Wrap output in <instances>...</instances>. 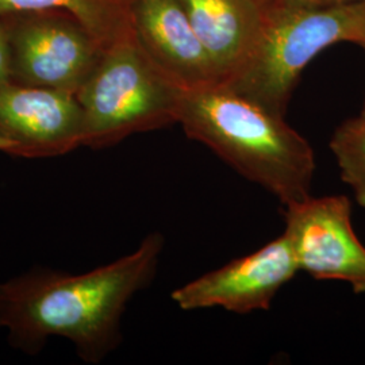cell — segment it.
I'll return each instance as SVG.
<instances>
[{
  "mask_svg": "<svg viewBox=\"0 0 365 365\" xmlns=\"http://www.w3.org/2000/svg\"><path fill=\"white\" fill-rule=\"evenodd\" d=\"M10 81L78 93L105 46L75 15L60 10L6 15Z\"/></svg>",
  "mask_w": 365,
  "mask_h": 365,
  "instance_id": "obj_5",
  "label": "cell"
},
{
  "mask_svg": "<svg viewBox=\"0 0 365 365\" xmlns=\"http://www.w3.org/2000/svg\"><path fill=\"white\" fill-rule=\"evenodd\" d=\"M0 134L19 148V157L63 156L84 140V118L72 92L24 86H0Z\"/></svg>",
  "mask_w": 365,
  "mask_h": 365,
  "instance_id": "obj_8",
  "label": "cell"
},
{
  "mask_svg": "<svg viewBox=\"0 0 365 365\" xmlns=\"http://www.w3.org/2000/svg\"><path fill=\"white\" fill-rule=\"evenodd\" d=\"M342 180L352 187L359 205L365 209V117L341 123L330 140Z\"/></svg>",
  "mask_w": 365,
  "mask_h": 365,
  "instance_id": "obj_12",
  "label": "cell"
},
{
  "mask_svg": "<svg viewBox=\"0 0 365 365\" xmlns=\"http://www.w3.org/2000/svg\"><path fill=\"white\" fill-rule=\"evenodd\" d=\"M133 0H0V16L60 10L75 15L105 48L131 36Z\"/></svg>",
  "mask_w": 365,
  "mask_h": 365,
  "instance_id": "obj_11",
  "label": "cell"
},
{
  "mask_svg": "<svg viewBox=\"0 0 365 365\" xmlns=\"http://www.w3.org/2000/svg\"><path fill=\"white\" fill-rule=\"evenodd\" d=\"M356 45H360L365 49V3L363 4V15H361V26H360V36Z\"/></svg>",
  "mask_w": 365,
  "mask_h": 365,
  "instance_id": "obj_16",
  "label": "cell"
},
{
  "mask_svg": "<svg viewBox=\"0 0 365 365\" xmlns=\"http://www.w3.org/2000/svg\"><path fill=\"white\" fill-rule=\"evenodd\" d=\"M363 4L272 7L245 61L223 84L284 117L306 66L331 45L357 43Z\"/></svg>",
  "mask_w": 365,
  "mask_h": 365,
  "instance_id": "obj_4",
  "label": "cell"
},
{
  "mask_svg": "<svg viewBox=\"0 0 365 365\" xmlns=\"http://www.w3.org/2000/svg\"><path fill=\"white\" fill-rule=\"evenodd\" d=\"M349 3H365V0H276V7L287 9H325Z\"/></svg>",
  "mask_w": 365,
  "mask_h": 365,
  "instance_id": "obj_14",
  "label": "cell"
},
{
  "mask_svg": "<svg viewBox=\"0 0 365 365\" xmlns=\"http://www.w3.org/2000/svg\"><path fill=\"white\" fill-rule=\"evenodd\" d=\"M288 238L299 271L318 280H339L365 292V247L352 225L345 195L309 196L284 206Z\"/></svg>",
  "mask_w": 365,
  "mask_h": 365,
  "instance_id": "obj_6",
  "label": "cell"
},
{
  "mask_svg": "<svg viewBox=\"0 0 365 365\" xmlns=\"http://www.w3.org/2000/svg\"><path fill=\"white\" fill-rule=\"evenodd\" d=\"M298 272L295 255L283 233L259 250L176 288L170 298L185 312L212 307L235 314L267 310Z\"/></svg>",
  "mask_w": 365,
  "mask_h": 365,
  "instance_id": "obj_7",
  "label": "cell"
},
{
  "mask_svg": "<svg viewBox=\"0 0 365 365\" xmlns=\"http://www.w3.org/2000/svg\"><path fill=\"white\" fill-rule=\"evenodd\" d=\"M360 115H363V117H365V103L364 107H363V110H361V113H360Z\"/></svg>",
  "mask_w": 365,
  "mask_h": 365,
  "instance_id": "obj_18",
  "label": "cell"
},
{
  "mask_svg": "<svg viewBox=\"0 0 365 365\" xmlns=\"http://www.w3.org/2000/svg\"><path fill=\"white\" fill-rule=\"evenodd\" d=\"M10 81V43L6 16H0V86Z\"/></svg>",
  "mask_w": 365,
  "mask_h": 365,
  "instance_id": "obj_13",
  "label": "cell"
},
{
  "mask_svg": "<svg viewBox=\"0 0 365 365\" xmlns=\"http://www.w3.org/2000/svg\"><path fill=\"white\" fill-rule=\"evenodd\" d=\"M179 125L238 173L288 206L312 196L315 155L283 115L225 84L187 90Z\"/></svg>",
  "mask_w": 365,
  "mask_h": 365,
  "instance_id": "obj_2",
  "label": "cell"
},
{
  "mask_svg": "<svg viewBox=\"0 0 365 365\" xmlns=\"http://www.w3.org/2000/svg\"><path fill=\"white\" fill-rule=\"evenodd\" d=\"M221 84L242 66L271 10L259 0H180Z\"/></svg>",
  "mask_w": 365,
  "mask_h": 365,
  "instance_id": "obj_10",
  "label": "cell"
},
{
  "mask_svg": "<svg viewBox=\"0 0 365 365\" xmlns=\"http://www.w3.org/2000/svg\"><path fill=\"white\" fill-rule=\"evenodd\" d=\"M261 4H264L265 7H268V9H272V7H276V0H259Z\"/></svg>",
  "mask_w": 365,
  "mask_h": 365,
  "instance_id": "obj_17",
  "label": "cell"
},
{
  "mask_svg": "<svg viewBox=\"0 0 365 365\" xmlns=\"http://www.w3.org/2000/svg\"><path fill=\"white\" fill-rule=\"evenodd\" d=\"M164 248L150 233L129 255L84 274L33 269L0 282V329L10 345L37 354L51 337L72 342L86 363L117 349L120 319L131 298L149 286Z\"/></svg>",
  "mask_w": 365,
  "mask_h": 365,
  "instance_id": "obj_1",
  "label": "cell"
},
{
  "mask_svg": "<svg viewBox=\"0 0 365 365\" xmlns=\"http://www.w3.org/2000/svg\"><path fill=\"white\" fill-rule=\"evenodd\" d=\"M131 22L145 53L185 90L221 84L180 0H133Z\"/></svg>",
  "mask_w": 365,
  "mask_h": 365,
  "instance_id": "obj_9",
  "label": "cell"
},
{
  "mask_svg": "<svg viewBox=\"0 0 365 365\" xmlns=\"http://www.w3.org/2000/svg\"><path fill=\"white\" fill-rule=\"evenodd\" d=\"M185 88L145 53L134 33L106 48L76 93L84 118L83 146L102 149L178 123Z\"/></svg>",
  "mask_w": 365,
  "mask_h": 365,
  "instance_id": "obj_3",
  "label": "cell"
},
{
  "mask_svg": "<svg viewBox=\"0 0 365 365\" xmlns=\"http://www.w3.org/2000/svg\"><path fill=\"white\" fill-rule=\"evenodd\" d=\"M0 152L10 155V156L19 157V148L11 140L6 138L4 135L0 134Z\"/></svg>",
  "mask_w": 365,
  "mask_h": 365,
  "instance_id": "obj_15",
  "label": "cell"
}]
</instances>
